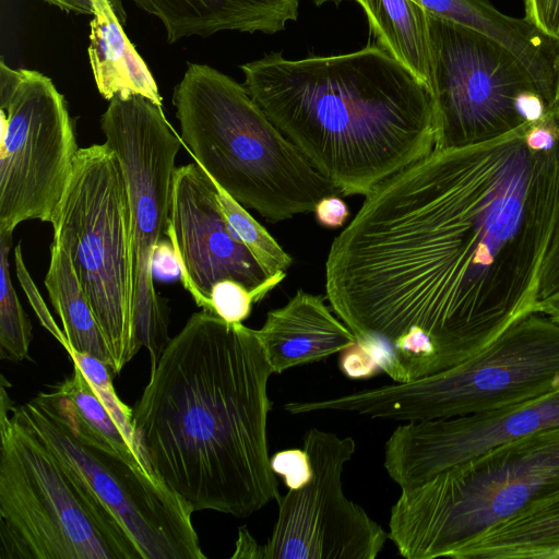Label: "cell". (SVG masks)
I'll list each match as a JSON object with an SVG mask.
<instances>
[{"instance_id":"obj_38","label":"cell","mask_w":559,"mask_h":559,"mask_svg":"<svg viewBox=\"0 0 559 559\" xmlns=\"http://www.w3.org/2000/svg\"><path fill=\"white\" fill-rule=\"evenodd\" d=\"M534 312L545 314L559 323V290L538 300L534 307Z\"/></svg>"},{"instance_id":"obj_23","label":"cell","mask_w":559,"mask_h":559,"mask_svg":"<svg viewBox=\"0 0 559 559\" xmlns=\"http://www.w3.org/2000/svg\"><path fill=\"white\" fill-rule=\"evenodd\" d=\"M11 245L12 235H0V357L21 361L29 357L32 324L11 280Z\"/></svg>"},{"instance_id":"obj_2","label":"cell","mask_w":559,"mask_h":559,"mask_svg":"<svg viewBox=\"0 0 559 559\" xmlns=\"http://www.w3.org/2000/svg\"><path fill=\"white\" fill-rule=\"evenodd\" d=\"M272 373L255 330L205 310L151 368L133 407L136 444L193 512L247 518L278 497L266 435Z\"/></svg>"},{"instance_id":"obj_40","label":"cell","mask_w":559,"mask_h":559,"mask_svg":"<svg viewBox=\"0 0 559 559\" xmlns=\"http://www.w3.org/2000/svg\"><path fill=\"white\" fill-rule=\"evenodd\" d=\"M342 1H352V0H312V2L317 5V7H320L326 2H333V3H340ZM355 1V0H353Z\"/></svg>"},{"instance_id":"obj_32","label":"cell","mask_w":559,"mask_h":559,"mask_svg":"<svg viewBox=\"0 0 559 559\" xmlns=\"http://www.w3.org/2000/svg\"><path fill=\"white\" fill-rule=\"evenodd\" d=\"M153 275L162 281L180 278V265L171 240L163 238L153 252Z\"/></svg>"},{"instance_id":"obj_19","label":"cell","mask_w":559,"mask_h":559,"mask_svg":"<svg viewBox=\"0 0 559 559\" xmlns=\"http://www.w3.org/2000/svg\"><path fill=\"white\" fill-rule=\"evenodd\" d=\"M93 2L87 53L99 94L107 100L116 95H140L162 107L163 99L148 67L123 31L126 13L121 0Z\"/></svg>"},{"instance_id":"obj_11","label":"cell","mask_w":559,"mask_h":559,"mask_svg":"<svg viewBox=\"0 0 559 559\" xmlns=\"http://www.w3.org/2000/svg\"><path fill=\"white\" fill-rule=\"evenodd\" d=\"M0 235L29 219L52 222L78 145L64 96L51 79L0 61Z\"/></svg>"},{"instance_id":"obj_34","label":"cell","mask_w":559,"mask_h":559,"mask_svg":"<svg viewBox=\"0 0 559 559\" xmlns=\"http://www.w3.org/2000/svg\"><path fill=\"white\" fill-rule=\"evenodd\" d=\"M515 107L521 118L528 123L542 120L548 111L545 99L536 90L521 92L516 96Z\"/></svg>"},{"instance_id":"obj_22","label":"cell","mask_w":559,"mask_h":559,"mask_svg":"<svg viewBox=\"0 0 559 559\" xmlns=\"http://www.w3.org/2000/svg\"><path fill=\"white\" fill-rule=\"evenodd\" d=\"M50 301L59 314L69 343L68 354L91 355L114 369L106 340L94 317L67 252L57 243L50 246V261L45 277ZM114 372V371H112Z\"/></svg>"},{"instance_id":"obj_3","label":"cell","mask_w":559,"mask_h":559,"mask_svg":"<svg viewBox=\"0 0 559 559\" xmlns=\"http://www.w3.org/2000/svg\"><path fill=\"white\" fill-rule=\"evenodd\" d=\"M240 69L252 99L341 194L366 197L435 148L431 91L377 45L270 52Z\"/></svg>"},{"instance_id":"obj_9","label":"cell","mask_w":559,"mask_h":559,"mask_svg":"<svg viewBox=\"0 0 559 559\" xmlns=\"http://www.w3.org/2000/svg\"><path fill=\"white\" fill-rule=\"evenodd\" d=\"M21 414L52 452L111 510L142 559H205L193 510L146 463L128 456L94 431L53 386Z\"/></svg>"},{"instance_id":"obj_35","label":"cell","mask_w":559,"mask_h":559,"mask_svg":"<svg viewBox=\"0 0 559 559\" xmlns=\"http://www.w3.org/2000/svg\"><path fill=\"white\" fill-rule=\"evenodd\" d=\"M559 290V235L554 243L542 281L538 300ZM537 300V301H538Z\"/></svg>"},{"instance_id":"obj_18","label":"cell","mask_w":559,"mask_h":559,"mask_svg":"<svg viewBox=\"0 0 559 559\" xmlns=\"http://www.w3.org/2000/svg\"><path fill=\"white\" fill-rule=\"evenodd\" d=\"M157 17L167 41L219 32L263 33L284 31L298 17L300 0H131Z\"/></svg>"},{"instance_id":"obj_5","label":"cell","mask_w":559,"mask_h":559,"mask_svg":"<svg viewBox=\"0 0 559 559\" xmlns=\"http://www.w3.org/2000/svg\"><path fill=\"white\" fill-rule=\"evenodd\" d=\"M1 376L0 559H142L111 510L14 404Z\"/></svg>"},{"instance_id":"obj_21","label":"cell","mask_w":559,"mask_h":559,"mask_svg":"<svg viewBox=\"0 0 559 559\" xmlns=\"http://www.w3.org/2000/svg\"><path fill=\"white\" fill-rule=\"evenodd\" d=\"M355 1L366 14L376 45L406 66L431 91L428 14L421 0Z\"/></svg>"},{"instance_id":"obj_27","label":"cell","mask_w":559,"mask_h":559,"mask_svg":"<svg viewBox=\"0 0 559 559\" xmlns=\"http://www.w3.org/2000/svg\"><path fill=\"white\" fill-rule=\"evenodd\" d=\"M285 276L284 271L275 273L253 289L233 280L217 282L211 292L210 312L228 323H242L250 316L252 305L276 287Z\"/></svg>"},{"instance_id":"obj_41","label":"cell","mask_w":559,"mask_h":559,"mask_svg":"<svg viewBox=\"0 0 559 559\" xmlns=\"http://www.w3.org/2000/svg\"><path fill=\"white\" fill-rule=\"evenodd\" d=\"M550 559H559V549L551 555Z\"/></svg>"},{"instance_id":"obj_26","label":"cell","mask_w":559,"mask_h":559,"mask_svg":"<svg viewBox=\"0 0 559 559\" xmlns=\"http://www.w3.org/2000/svg\"><path fill=\"white\" fill-rule=\"evenodd\" d=\"M69 356L71 361L78 364L94 392L124 435L130 445L143 457L136 444L133 430V408L128 407L118 397L112 384L114 372L110 367L87 354L70 352Z\"/></svg>"},{"instance_id":"obj_29","label":"cell","mask_w":559,"mask_h":559,"mask_svg":"<svg viewBox=\"0 0 559 559\" xmlns=\"http://www.w3.org/2000/svg\"><path fill=\"white\" fill-rule=\"evenodd\" d=\"M270 464L272 471L284 478L288 489H299L312 477L310 460L304 449L276 452L270 457Z\"/></svg>"},{"instance_id":"obj_30","label":"cell","mask_w":559,"mask_h":559,"mask_svg":"<svg viewBox=\"0 0 559 559\" xmlns=\"http://www.w3.org/2000/svg\"><path fill=\"white\" fill-rule=\"evenodd\" d=\"M340 368L350 379H368L381 370L372 353L358 342L341 352Z\"/></svg>"},{"instance_id":"obj_17","label":"cell","mask_w":559,"mask_h":559,"mask_svg":"<svg viewBox=\"0 0 559 559\" xmlns=\"http://www.w3.org/2000/svg\"><path fill=\"white\" fill-rule=\"evenodd\" d=\"M427 14L442 17L493 40L525 67L548 110L556 99L559 41L525 17L501 13L489 0H421Z\"/></svg>"},{"instance_id":"obj_37","label":"cell","mask_w":559,"mask_h":559,"mask_svg":"<svg viewBox=\"0 0 559 559\" xmlns=\"http://www.w3.org/2000/svg\"><path fill=\"white\" fill-rule=\"evenodd\" d=\"M50 4L58 7L66 12H74L79 14H94L93 0H44Z\"/></svg>"},{"instance_id":"obj_36","label":"cell","mask_w":559,"mask_h":559,"mask_svg":"<svg viewBox=\"0 0 559 559\" xmlns=\"http://www.w3.org/2000/svg\"><path fill=\"white\" fill-rule=\"evenodd\" d=\"M236 550L231 558H261V545L250 535L246 526L238 528Z\"/></svg>"},{"instance_id":"obj_15","label":"cell","mask_w":559,"mask_h":559,"mask_svg":"<svg viewBox=\"0 0 559 559\" xmlns=\"http://www.w3.org/2000/svg\"><path fill=\"white\" fill-rule=\"evenodd\" d=\"M167 237L183 287L207 312L217 282L233 280L253 289L270 277L228 225L217 187L195 162L175 168Z\"/></svg>"},{"instance_id":"obj_8","label":"cell","mask_w":559,"mask_h":559,"mask_svg":"<svg viewBox=\"0 0 559 559\" xmlns=\"http://www.w3.org/2000/svg\"><path fill=\"white\" fill-rule=\"evenodd\" d=\"M53 241L69 255L106 340L114 374L136 355L134 254L128 187L106 144L78 150L51 222Z\"/></svg>"},{"instance_id":"obj_24","label":"cell","mask_w":559,"mask_h":559,"mask_svg":"<svg viewBox=\"0 0 559 559\" xmlns=\"http://www.w3.org/2000/svg\"><path fill=\"white\" fill-rule=\"evenodd\" d=\"M217 195L228 225L266 274L271 276L282 271L286 272L293 263V258L248 213L245 206L219 187H217Z\"/></svg>"},{"instance_id":"obj_20","label":"cell","mask_w":559,"mask_h":559,"mask_svg":"<svg viewBox=\"0 0 559 559\" xmlns=\"http://www.w3.org/2000/svg\"><path fill=\"white\" fill-rule=\"evenodd\" d=\"M559 549V493L463 547L454 559H550Z\"/></svg>"},{"instance_id":"obj_7","label":"cell","mask_w":559,"mask_h":559,"mask_svg":"<svg viewBox=\"0 0 559 559\" xmlns=\"http://www.w3.org/2000/svg\"><path fill=\"white\" fill-rule=\"evenodd\" d=\"M559 388V323L531 312L465 361L442 372L311 402L293 414L353 412L399 421L448 419L491 412Z\"/></svg>"},{"instance_id":"obj_39","label":"cell","mask_w":559,"mask_h":559,"mask_svg":"<svg viewBox=\"0 0 559 559\" xmlns=\"http://www.w3.org/2000/svg\"><path fill=\"white\" fill-rule=\"evenodd\" d=\"M548 111L551 112L559 120V74H558L556 99H555L552 107Z\"/></svg>"},{"instance_id":"obj_4","label":"cell","mask_w":559,"mask_h":559,"mask_svg":"<svg viewBox=\"0 0 559 559\" xmlns=\"http://www.w3.org/2000/svg\"><path fill=\"white\" fill-rule=\"evenodd\" d=\"M173 105L180 139L213 182L272 222L313 212L340 190L270 120L243 84L189 63Z\"/></svg>"},{"instance_id":"obj_33","label":"cell","mask_w":559,"mask_h":559,"mask_svg":"<svg viewBox=\"0 0 559 559\" xmlns=\"http://www.w3.org/2000/svg\"><path fill=\"white\" fill-rule=\"evenodd\" d=\"M317 222L329 228H336L344 225L349 216L347 204L337 195H330L321 199L314 209Z\"/></svg>"},{"instance_id":"obj_16","label":"cell","mask_w":559,"mask_h":559,"mask_svg":"<svg viewBox=\"0 0 559 559\" xmlns=\"http://www.w3.org/2000/svg\"><path fill=\"white\" fill-rule=\"evenodd\" d=\"M274 373L324 360L358 342L321 296L298 289L255 330Z\"/></svg>"},{"instance_id":"obj_31","label":"cell","mask_w":559,"mask_h":559,"mask_svg":"<svg viewBox=\"0 0 559 559\" xmlns=\"http://www.w3.org/2000/svg\"><path fill=\"white\" fill-rule=\"evenodd\" d=\"M525 19L559 41V0H523Z\"/></svg>"},{"instance_id":"obj_12","label":"cell","mask_w":559,"mask_h":559,"mask_svg":"<svg viewBox=\"0 0 559 559\" xmlns=\"http://www.w3.org/2000/svg\"><path fill=\"white\" fill-rule=\"evenodd\" d=\"M428 26L433 150L487 142L528 123L519 115L515 99L521 92L536 87L515 56L452 21L428 14Z\"/></svg>"},{"instance_id":"obj_6","label":"cell","mask_w":559,"mask_h":559,"mask_svg":"<svg viewBox=\"0 0 559 559\" xmlns=\"http://www.w3.org/2000/svg\"><path fill=\"white\" fill-rule=\"evenodd\" d=\"M559 493V426L402 489L388 538L406 559L453 558L489 530Z\"/></svg>"},{"instance_id":"obj_10","label":"cell","mask_w":559,"mask_h":559,"mask_svg":"<svg viewBox=\"0 0 559 559\" xmlns=\"http://www.w3.org/2000/svg\"><path fill=\"white\" fill-rule=\"evenodd\" d=\"M105 143L126 178L134 254V321L151 368L170 337L164 301L154 286L153 252L167 237L175 159L182 144L163 107L140 95H116L100 117Z\"/></svg>"},{"instance_id":"obj_14","label":"cell","mask_w":559,"mask_h":559,"mask_svg":"<svg viewBox=\"0 0 559 559\" xmlns=\"http://www.w3.org/2000/svg\"><path fill=\"white\" fill-rule=\"evenodd\" d=\"M557 426L559 388L491 412L408 421L386 440L384 468L401 489H408L497 447Z\"/></svg>"},{"instance_id":"obj_13","label":"cell","mask_w":559,"mask_h":559,"mask_svg":"<svg viewBox=\"0 0 559 559\" xmlns=\"http://www.w3.org/2000/svg\"><path fill=\"white\" fill-rule=\"evenodd\" d=\"M312 477L278 495L277 521L263 559H373L388 533L342 489V472L356 449L352 437L310 428L304 436Z\"/></svg>"},{"instance_id":"obj_25","label":"cell","mask_w":559,"mask_h":559,"mask_svg":"<svg viewBox=\"0 0 559 559\" xmlns=\"http://www.w3.org/2000/svg\"><path fill=\"white\" fill-rule=\"evenodd\" d=\"M72 364V374L53 388L64 395L81 418L112 447L128 456L146 463L130 445L124 435L94 392L78 364L73 361Z\"/></svg>"},{"instance_id":"obj_28","label":"cell","mask_w":559,"mask_h":559,"mask_svg":"<svg viewBox=\"0 0 559 559\" xmlns=\"http://www.w3.org/2000/svg\"><path fill=\"white\" fill-rule=\"evenodd\" d=\"M15 271L20 285L27 296L28 302L35 311L40 324L63 346L66 350L69 349V343L63 331L57 325L52 316L50 314L41 295L34 284L28 270L23 260L21 243L14 249Z\"/></svg>"},{"instance_id":"obj_1","label":"cell","mask_w":559,"mask_h":559,"mask_svg":"<svg viewBox=\"0 0 559 559\" xmlns=\"http://www.w3.org/2000/svg\"><path fill=\"white\" fill-rule=\"evenodd\" d=\"M527 126L431 151L334 238L326 299L395 382L465 361L534 312L559 235V142L533 146Z\"/></svg>"}]
</instances>
